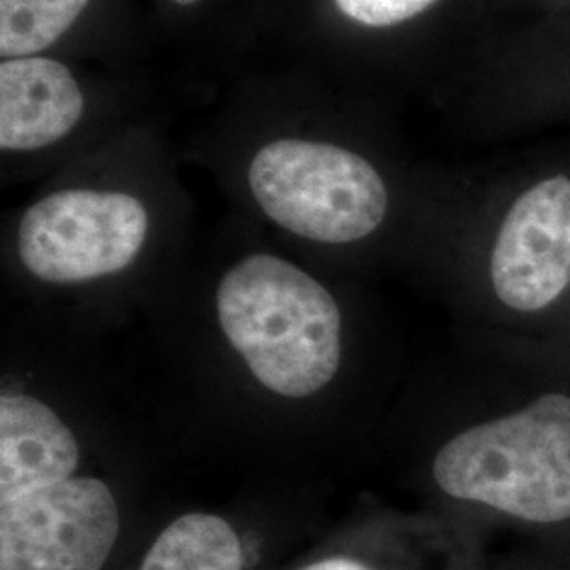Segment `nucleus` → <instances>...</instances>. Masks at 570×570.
Masks as SVG:
<instances>
[{"label":"nucleus","instance_id":"7ed1b4c3","mask_svg":"<svg viewBox=\"0 0 570 570\" xmlns=\"http://www.w3.org/2000/svg\"><path fill=\"white\" fill-rule=\"evenodd\" d=\"M376 444L450 513L570 530V346L452 326L407 367Z\"/></svg>","mask_w":570,"mask_h":570},{"label":"nucleus","instance_id":"9d476101","mask_svg":"<svg viewBox=\"0 0 570 570\" xmlns=\"http://www.w3.org/2000/svg\"><path fill=\"white\" fill-rule=\"evenodd\" d=\"M271 0H153L155 30L197 68L228 75L261 51Z\"/></svg>","mask_w":570,"mask_h":570},{"label":"nucleus","instance_id":"1a4fd4ad","mask_svg":"<svg viewBox=\"0 0 570 570\" xmlns=\"http://www.w3.org/2000/svg\"><path fill=\"white\" fill-rule=\"evenodd\" d=\"M153 32L136 0H0V60L66 56L144 68Z\"/></svg>","mask_w":570,"mask_h":570},{"label":"nucleus","instance_id":"0eeeda50","mask_svg":"<svg viewBox=\"0 0 570 570\" xmlns=\"http://www.w3.org/2000/svg\"><path fill=\"white\" fill-rule=\"evenodd\" d=\"M144 68L66 56L0 60V180L39 184L159 119Z\"/></svg>","mask_w":570,"mask_h":570},{"label":"nucleus","instance_id":"f8f14e48","mask_svg":"<svg viewBox=\"0 0 570 570\" xmlns=\"http://www.w3.org/2000/svg\"><path fill=\"white\" fill-rule=\"evenodd\" d=\"M292 570H383L379 562H374L367 556L348 553V551H334L322 558L308 560Z\"/></svg>","mask_w":570,"mask_h":570},{"label":"nucleus","instance_id":"ddd939ff","mask_svg":"<svg viewBox=\"0 0 570 570\" xmlns=\"http://www.w3.org/2000/svg\"><path fill=\"white\" fill-rule=\"evenodd\" d=\"M551 338H558V341H562L564 345L570 346V294L569 298H567V305L562 308L558 327H556V332H553Z\"/></svg>","mask_w":570,"mask_h":570},{"label":"nucleus","instance_id":"20e7f679","mask_svg":"<svg viewBox=\"0 0 570 570\" xmlns=\"http://www.w3.org/2000/svg\"><path fill=\"white\" fill-rule=\"evenodd\" d=\"M0 367V570H106L153 456L94 334L11 305Z\"/></svg>","mask_w":570,"mask_h":570},{"label":"nucleus","instance_id":"423d86ee","mask_svg":"<svg viewBox=\"0 0 570 570\" xmlns=\"http://www.w3.org/2000/svg\"><path fill=\"white\" fill-rule=\"evenodd\" d=\"M404 271L452 326L553 336L570 294V171L473 190L433 178Z\"/></svg>","mask_w":570,"mask_h":570},{"label":"nucleus","instance_id":"6e6552de","mask_svg":"<svg viewBox=\"0 0 570 570\" xmlns=\"http://www.w3.org/2000/svg\"><path fill=\"white\" fill-rule=\"evenodd\" d=\"M454 0H271L261 51L364 89Z\"/></svg>","mask_w":570,"mask_h":570},{"label":"nucleus","instance_id":"39448f33","mask_svg":"<svg viewBox=\"0 0 570 570\" xmlns=\"http://www.w3.org/2000/svg\"><path fill=\"white\" fill-rule=\"evenodd\" d=\"M183 164L159 117L37 184L0 228L13 305L89 334L157 305L195 249Z\"/></svg>","mask_w":570,"mask_h":570},{"label":"nucleus","instance_id":"9b49d317","mask_svg":"<svg viewBox=\"0 0 570 570\" xmlns=\"http://www.w3.org/2000/svg\"><path fill=\"white\" fill-rule=\"evenodd\" d=\"M263 556V534L228 513L190 510L155 534L136 570H252Z\"/></svg>","mask_w":570,"mask_h":570},{"label":"nucleus","instance_id":"f257e3e1","mask_svg":"<svg viewBox=\"0 0 570 570\" xmlns=\"http://www.w3.org/2000/svg\"><path fill=\"white\" fill-rule=\"evenodd\" d=\"M150 311L176 327L207 412L282 459L376 442L406 376L397 334L360 279L235 214Z\"/></svg>","mask_w":570,"mask_h":570},{"label":"nucleus","instance_id":"f03ea898","mask_svg":"<svg viewBox=\"0 0 570 570\" xmlns=\"http://www.w3.org/2000/svg\"><path fill=\"white\" fill-rule=\"evenodd\" d=\"M180 155L235 216L348 279L406 266L433 178L393 159L362 87L279 61L233 77Z\"/></svg>","mask_w":570,"mask_h":570}]
</instances>
